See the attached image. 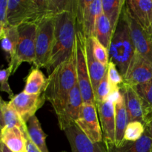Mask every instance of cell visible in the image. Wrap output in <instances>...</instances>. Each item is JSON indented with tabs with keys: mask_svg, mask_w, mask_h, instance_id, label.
<instances>
[{
	"mask_svg": "<svg viewBox=\"0 0 152 152\" xmlns=\"http://www.w3.org/2000/svg\"><path fill=\"white\" fill-rule=\"evenodd\" d=\"M1 129H0V134H1Z\"/></svg>",
	"mask_w": 152,
	"mask_h": 152,
	"instance_id": "obj_40",
	"label": "cell"
},
{
	"mask_svg": "<svg viewBox=\"0 0 152 152\" xmlns=\"http://www.w3.org/2000/svg\"><path fill=\"white\" fill-rule=\"evenodd\" d=\"M98 116L100 120L103 142L115 143V110L114 105L107 99L96 104Z\"/></svg>",
	"mask_w": 152,
	"mask_h": 152,
	"instance_id": "obj_15",
	"label": "cell"
},
{
	"mask_svg": "<svg viewBox=\"0 0 152 152\" xmlns=\"http://www.w3.org/2000/svg\"><path fill=\"white\" fill-rule=\"evenodd\" d=\"M152 79V62L135 53L129 64L127 73L123 77V84L134 87L148 82Z\"/></svg>",
	"mask_w": 152,
	"mask_h": 152,
	"instance_id": "obj_12",
	"label": "cell"
},
{
	"mask_svg": "<svg viewBox=\"0 0 152 152\" xmlns=\"http://www.w3.org/2000/svg\"><path fill=\"white\" fill-rule=\"evenodd\" d=\"M0 152H12L0 141Z\"/></svg>",
	"mask_w": 152,
	"mask_h": 152,
	"instance_id": "obj_38",
	"label": "cell"
},
{
	"mask_svg": "<svg viewBox=\"0 0 152 152\" xmlns=\"http://www.w3.org/2000/svg\"><path fill=\"white\" fill-rule=\"evenodd\" d=\"M77 45L67 60L56 67L47 78L45 89L46 99L51 104L56 116L65 108L68 96L77 84Z\"/></svg>",
	"mask_w": 152,
	"mask_h": 152,
	"instance_id": "obj_1",
	"label": "cell"
},
{
	"mask_svg": "<svg viewBox=\"0 0 152 152\" xmlns=\"http://www.w3.org/2000/svg\"><path fill=\"white\" fill-rule=\"evenodd\" d=\"M18 127L22 131L26 129V123L14 109L0 96V128Z\"/></svg>",
	"mask_w": 152,
	"mask_h": 152,
	"instance_id": "obj_21",
	"label": "cell"
},
{
	"mask_svg": "<svg viewBox=\"0 0 152 152\" xmlns=\"http://www.w3.org/2000/svg\"><path fill=\"white\" fill-rule=\"evenodd\" d=\"M144 134L152 140V118L145 124V133Z\"/></svg>",
	"mask_w": 152,
	"mask_h": 152,
	"instance_id": "obj_36",
	"label": "cell"
},
{
	"mask_svg": "<svg viewBox=\"0 0 152 152\" xmlns=\"http://www.w3.org/2000/svg\"><path fill=\"white\" fill-rule=\"evenodd\" d=\"M125 4V0H102V13L109 20L113 34L116 31Z\"/></svg>",
	"mask_w": 152,
	"mask_h": 152,
	"instance_id": "obj_26",
	"label": "cell"
},
{
	"mask_svg": "<svg viewBox=\"0 0 152 152\" xmlns=\"http://www.w3.org/2000/svg\"><path fill=\"white\" fill-rule=\"evenodd\" d=\"M0 129H1V128H0Z\"/></svg>",
	"mask_w": 152,
	"mask_h": 152,
	"instance_id": "obj_43",
	"label": "cell"
},
{
	"mask_svg": "<svg viewBox=\"0 0 152 152\" xmlns=\"http://www.w3.org/2000/svg\"><path fill=\"white\" fill-rule=\"evenodd\" d=\"M37 30V25L33 23H25L18 27L19 42L14 58L9 62V67L12 68V74L16 72L22 62L34 64Z\"/></svg>",
	"mask_w": 152,
	"mask_h": 152,
	"instance_id": "obj_5",
	"label": "cell"
},
{
	"mask_svg": "<svg viewBox=\"0 0 152 152\" xmlns=\"http://www.w3.org/2000/svg\"><path fill=\"white\" fill-rule=\"evenodd\" d=\"M26 129L30 139L39 150L41 152H49L46 145L47 135L43 132L41 124L36 115L31 117L27 122Z\"/></svg>",
	"mask_w": 152,
	"mask_h": 152,
	"instance_id": "obj_22",
	"label": "cell"
},
{
	"mask_svg": "<svg viewBox=\"0 0 152 152\" xmlns=\"http://www.w3.org/2000/svg\"><path fill=\"white\" fill-rule=\"evenodd\" d=\"M145 133V125L141 122H130L124 133V140L135 142L142 137Z\"/></svg>",
	"mask_w": 152,
	"mask_h": 152,
	"instance_id": "obj_29",
	"label": "cell"
},
{
	"mask_svg": "<svg viewBox=\"0 0 152 152\" xmlns=\"http://www.w3.org/2000/svg\"><path fill=\"white\" fill-rule=\"evenodd\" d=\"M105 142L107 152H151L152 140L144 134L143 136L137 141L129 142L123 141L120 145Z\"/></svg>",
	"mask_w": 152,
	"mask_h": 152,
	"instance_id": "obj_19",
	"label": "cell"
},
{
	"mask_svg": "<svg viewBox=\"0 0 152 152\" xmlns=\"http://www.w3.org/2000/svg\"><path fill=\"white\" fill-rule=\"evenodd\" d=\"M115 110V145H119L124 141V133L129 124L127 111L123 97L114 104Z\"/></svg>",
	"mask_w": 152,
	"mask_h": 152,
	"instance_id": "obj_23",
	"label": "cell"
},
{
	"mask_svg": "<svg viewBox=\"0 0 152 152\" xmlns=\"http://www.w3.org/2000/svg\"><path fill=\"white\" fill-rule=\"evenodd\" d=\"M45 17L39 0H8L7 25L13 27L25 23L37 25Z\"/></svg>",
	"mask_w": 152,
	"mask_h": 152,
	"instance_id": "obj_4",
	"label": "cell"
},
{
	"mask_svg": "<svg viewBox=\"0 0 152 152\" xmlns=\"http://www.w3.org/2000/svg\"><path fill=\"white\" fill-rule=\"evenodd\" d=\"M77 31L76 11H65L55 16L53 47L46 68L49 74L73 53Z\"/></svg>",
	"mask_w": 152,
	"mask_h": 152,
	"instance_id": "obj_2",
	"label": "cell"
},
{
	"mask_svg": "<svg viewBox=\"0 0 152 152\" xmlns=\"http://www.w3.org/2000/svg\"><path fill=\"white\" fill-rule=\"evenodd\" d=\"M76 125L92 142H103L102 129L98 118L96 105L83 103Z\"/></svg>",
	"mask_w": 152,
	"mask_h": 152,
	"instance_id": "obj_10",
	"label": "cell"
},
{
	"mask_svg": "<svg viewBox=\"0 0 152 152\" xmlns=\"http://www.w3.org/2000/svg\"><path fill=\"white\" fill-rule=\"evenodd\" d=\"M88 39L90 43L92 53L96 60L105 66H108L109 62L108 50L94 37L88 38Z\"/></svg>",
	"mask_w": 152,
	"mask_h": 152,
	"instance_id": "obj_30",
	"label": "cell"
},
{
	"mask_svg": "<svg viewBox=\"0 0 152 152\" xmlns=\"http://www.w3.org/2000/svg\"><path fill=\"white\" fill-rule=\"evenodd\" d=\"M94 37L108 50L112 39L113 32L109 20L103 13L96 20Z\"/></svg>",
	"mask_w": 152,
	"mask_h": 152,
	"instance_id": "obj_27",
	"label": "cell"
},
{
	"mask_svg": "<svg viewBox=\"0 0 152 152\" xmlns=\"http://www.w3.org/2000/svg\"><path fill=\"white\" fill-rule=\"evenodd\" d=\"M87 38L80 31H77L76 45H77V83L81 92L83 103L95 105V98L91 83L86 57Z\"/></svg>",
	"mask_w": 152,
	"mask_h": 152,
	"instance_id": "obj_6",
	"label": "cell"
},
{
	"mask_svg": "<svg viewBox=\"0 0 152 152\" xmlns=\"http://www.w3.org/2000/svg\"><path fill=\"white\" fill-rule=\"evenodd\" d=\"M128 10L134 19L144 29L151 31L152 20V0H128Z\"/></svg>",
	"mask_w": 152,
	"mask_h": 152,
	"instance_id": "obj_17",
	"label": "cell"
},
{
	"mask_svg": "<svg viewBox=\"0 0 152 152\" xmlns=\"http://www.w3.org/2000/svg\"><path fill=\"white\" fill-rule=\"evenodd\" d=\"M55 16H46L37 24L36 36V58L34 65L37 68H45L48 64L53 42Z\"/></svg>",
	"mask_w": 152,
	"mask_h": 152,
	"instance_id": "obj_7",
	"label": "cell"
},
{
	"mask_svg": "<svg viewBox=\"0 0 152 152\" xmlns=\"http://www.w3.org/2000/svg\"><path fill=\"white\" fill-rule=\"evenodd\" d=\"M151 152H152V148H151Z\"/></svg>",
	"mask_w": 152,
	"mask_h": 152,
	"instance_id": "obj_41",
	"label": "cell"
},
{
	"mask_svg": "<svg viewBox=\"0 0 152 152\" xmlns=\"http://www.w3.org/2000/svg\"><path fill=\"white\" fill-rule=\"evenodd\" d=\"M5 26L6 24L3 23V22H0V40L2 39L3 35H4V31Z\"/></svg>",
	"mask_w": 152,
	"mask_h": 152,
	"instance_id": "obj_37",
	"label": "cell"
},
{
	"mask_svg": "<svg viewBox=\"0 0 152 152\" xmlns=\"http://www.w3.org/2000/svg\"><path fill=\"white\" fill-rule=\"evenodd\" d=\"M47 78L39 68H32L25 80L24 92L29 94H39L43 93L46 87Z\"/></svg>",
	"mask_w": 152,
	"mask_h": 152,
	"instance_id": "obj_25",
	"label": "cell"
},
{
	"mask_svg": "<svg viewBox=\"0 0 152 152\" xmlns=\"http://www.w3.org/2000/svg\"><path fill=\"white\" fill-rule=\"evenodd\" d=\"M62 152H67V151H62Z\"/></svg>",
	"mask_w": 152,
	"mask_h": 152,
	"instance_id": "obj_42",
	"label": "cell"
},
{
	"mask_svg": "<svg viewBox=\"0 0 152 152\" xmlns=\"http://www.w3.org/2000/svg\"><path fill=\"white\" fill-rule=\"evenodd\" d=\"M151 33H152V20H151Z\"/></svg>",
	"mask_w": 152,
	"mask_h": 152,
	"instance_id": "obj_39",
	"label": "cell"
},
{
	"mask_svg": "<svg viewBox=\"0 0 152 152\" xmlns=\"http://www.w3.org/2000/svg\"><path fill=\"white\" fill-rule=\"evenodd\" d=\"M23 132L25 137V152H41L34 145V142L31 140L28 133H27V129H25Z\"/></svg>",
	"mask_w": 152,
	"mask_h": 152,
	"instance_id": "obj_34",
	"label": "cell"
},
{
	"mask_svg": "<svg viewBox=\"0 0 152 152\" xmlns=\"http://www.w3.org/2000/svg\"><path fill=\"white\" fill-rule=\"evenodd\" d=\"M135 53L136 50L131 37L129 24L123 7L108 49L109 62L115 64L118 71L124 77Z\"/></svg>",
	"mask_w": 152,
	"mask_h": 152,
	"instance_id": "obj_3",
	"label": "cell"
},
{
	"mask_svg": "<svg viewBox=\"0 0 152 152\" xmlns=\"http://www.w3.org/2000/svg\"><path fill=\"white\" fill-rule=\"evenodd\" d=\"M107 74L111 86V90L120 88V86L123 84V77L118 71L115 64L113 63L112 62H108Z\"/></svg>",
	"mask_w": 152,
	"mask_h": 152,
	"instance_id": "obj_32",
	"label": "cell"
},
{
	"mask_svg": "<svg viewBox=\"0 0 152 152\" xmlns=\"http://www.w3.org/2000/svg\"><path fill=\"white\" fill-rule=\"evenodd\" d=\"M120 87L127 111L129 123L138 121L145 125L142 103L134 88L124 84H122Z\"/></svg>",
	"mask_w": 152,
	"mask_h": 152,
	"instance_id": "obj_16",
	"label": "cell"
},
{
	"mask_svg": "<svg viewBox=\"0 0 152 152\" xmlns=\"http://www.w3.org/2000/svg\"><path fill=\"white\" fill-rule=\"evenodd\" d=\"M19 31L18 27L6 25L4 28V35L1 39V45L4 51L10 58V62L14 58L16 48L19 42Z\"/></svg>",
	"mask_w": 152,
	"mask_h": 152,
	"instance_id": "obj_28",
	"label": "cell"
},
{
	"mask_svg": "<svg viewBox=\"0 0 152 152\" xmlns=\"http://www.w3.org/2000/svg\"><path fill=\"white\" fill-rule=\"evenodd\" d=\"M0 141L12 152H25V134L19 128L6 127L1 129Z\"/></svg>",
	"mask_w": 152,
	"mask_h": 152,
	"instance_id": "obj_18",
	"label": "cell"
},
{
	"mask_svg": "<svg viewBox=\"0 0 152 152\" xmlns=\"http://www.w3.org/2000/svg\"><path fill=\"white\" fill-rule=\"evenodd\" d=\"M86 57H87L91 83L92 88H93L94 94L99 82L102 80V79L105 76V73L107 72L108 66H105L96 60V58L94 56L93 53H92L90 43H89L88 38L87 43H86Z\"/></svg>",
	"mask_w": 152,
	"mask_h": 152,
	"instance_id": "obj_20",
	"label": "cell"
},
{
	"mask_svg": "<svg viewBox=\"0 0 152 152\" xmlns=\"http://www.w3.org/2000/svg\"><path fill=\"white\" fill-rule=\"evenodd\" d=\"M64 132L72 152H107L105 142H92L76 124Z\"/></svg>",
	"mask_w": 152,
	"mask_h": 152,
	"instance_id": "obj_14",
	"label": "cell"
},
{
	"mask_svg": "<svg viewBox=\"0 0 152 152\" xmlns=\"http://www.w3.org/2000/svg\"><path fill=\"white\" fill-rule=\"evenodd\" d=\"M110 92H111V86L108 81V74L106 72L102 80L99 82L94 94L95 105L97 103H101L106 101L109 96Z\"/></svg>",
	"mask_w": 152,
	"mask_h": 152,
	"instance_id": "obj_31",
	"label": "cell"
},
{
	"mask_svg": "<svg viewBox=\"0 0 152 152\" xmlns=\"http://www.w3.org/2000/svg\"><path fill=\"white\" fill-rule=\"evenodd\" d=\"M102 13V0H77L76 10L77 31L86 38L94 37L96 22Z\"/></svg>",
	"mask_w": 152,
	"mask_h": 152,
	"instance_id": "obj_8",
	"label": "cell"
},
{
	"mask_svg": "<svg viewBox=\"0 0 152 152\" xmlns=\"http://www.w3.org/2000/svg\"><path fill=\"white\" fill-rule=\"evenodd\" d=\"M83 104L81 92L77 83L70 92L64 109L57 115L59 126L62 131L76 124L80 117Z\"/></svg>",
	"mask_w": 152,
	"mask_h": 152,
	"instance_id": "obj_13",
	"label": "cell"
},
{
	"mask_svg": "<svg viewBox=\"0 0 152 152\" xmlns=\"http://www.w3.org/2000/svg\"><path fill=\"white\" fill-rule=\"evenodd\" d=\"M10 74H12V68L8 66L4 69H0V91L7 93L10 99H12L15 95L8 83Z\"/></svg>",
	"mask_w": 152,
	"mask_h": 152,
	"instance_id": "obj_33",
	"label": "cell"
},
{
	"mask_svg": "<svg viewBox=\"0 0 152 152\" xmlns=\"http://www.w3.org/2000/svg\"><path fill=\"white\" fill-rule=\"evenodd\" d=\"M45 100L44 92L39 94H29L22 91L10 99L8 105L16 111L22 120L26 123L42 107Z\"/></svg>",
	"mask_w": 152,
	"mask_h": 152,
	"instance_id": "obj_11",
	"label": "cell"
},
{
	"mask_svg": "<svg viewBox=\"0 0 152 152\" xmlns=\"http://www.w3.org/2000/svg\"><path fill=\"white\" fill-rule=\"evenodd\" d=\"M142 103L144 116V123L152 118V79L148 82L134 86Z\"/></svg>",
	"mask_w": 152,
	"mask_h": 152,
	"instance_id": "obj_24",
	"label": "cell"
},
{
	"mask_svg": "<svg viewBox=\"0 0 152 152\" xmlns=\"http://www.w3.org/2000/svg\"><path fill=\"white\" fill-rule=\"evenodd\" d=\"M8 0H0V22L7 25V8Z\"/></svg>",
	"mask_w": 152,
	"mask_h": 152,
	"instance_id": "obj_35",
	"label": "cell"
},
{
	"mask_svg": "<svg viewBox=\"0 0 152 152\" xmlns=\"http://www.w3.org/2000/svg\"><path fill=\"white\" fill-rule=\"evenodd\" d=\"M124 10L136 53L152 62L151 31L144 29L139 25L129 12L126 4L124 5Z\"/></svg>",
	"mask_w": 152,
	"mask_h": 152,
	"instance_id": "obj_9",
	"label": "cell"
}]
</instances>
